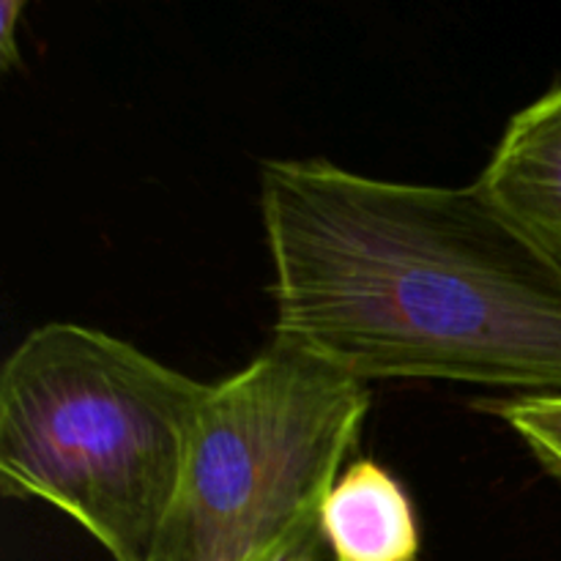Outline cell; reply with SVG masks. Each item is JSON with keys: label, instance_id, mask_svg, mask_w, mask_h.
<instances>
[{"label": "cell", "instance_id": "52a82bcc", "mask_svg": "<svg viewBox=\"0 0 561 561\" xmlns=\"http://www.w3.org/2000/svg\"><path fill=\"white\" fill-rule=\"evenodd\" d=\"M25 11V3L20 0H3L0 3V69L9 71L20 66V49H16L14 33L20 25V16Z\"/></svg>", "mask_w": 561, "mask_h": 561}, {"label": "cell", "instance_id": "3957f363", "mask_svg": "<svg viewBox=\"0 0 561 561\" xmlns=\"http://www.w3.org/2000/svg\"><path fill=\"white\" fill-rule=\"evenodd\" d=\"M365 381L272 340L197 414L179 493L146 561H323V510L359 447Z\"/></svg>", "mask_w": 561, "mask_h": 561}, {"label": "cell", "instance_id": "8992f818", "mask_svg": "<svg viewBox=\"0 0 561 561\" xmlns=\"http://www.w3.org/2000/svg\"><path fill=\"white\" fill-rule=\"evenodd\" d=\"M477 409L499 416L561 485V394H510L482 400Z\"/></svg>", "mask_w": 561, "mask_h": 561}, {"label": "cell", "instance_id": "5b68a950", "mask_svg": "<svg viewBox=\"0 0 561 561\" xmlns=\"http://www.w3.org/2000/svg\"><path fill=\"white\" fill-rule=\"evenodd\" d=\"M334 561H420L422 529L414 499L381 463L345 466L323 510Z\"/></svg>", "mask_w": 561, "mask_h": 561}, {"label": "cell", "instance_id": "6da1fadb", "mask_svg": "<svg viewBox=\"0 0 561 561\" xmlns=\"http://www.w3.org/2000/svg\"><path fill=\"white\" fill-rule=\"evenodd\" d=\"M274 340L359 381L561 394V274L480 186L266 159Z\"/></svg>", "mask_w": 561, "mask_h": 561}, {"label": "cell", "instance_id": "7a4b0ae2", "mask_svg": "<svg viewBox=\"0 0 561 561\" xmlns=\"http://www.w3.org/2000/svg\"><path fill=\"white\" fill-rule=\"evenodd\" d=\"M208 383L80 323L36 327L0 367V493L146 561L179 493Z\"/></svg>", "mask_w": 561, "mask_h": 561}, {"label": "cell", "instance_id": "277c9868", "mask_svg": "<svg viewBox=\"0 0 561 561\" xmlns=\"http://www.w3.org/2000/svg\"><path fill=\"white\" fill-rule=\"evenodd\" d=\"M474 184L561 274V82L510 118Z\"/></svg>", "mask_w": 561, "mask_h": 561}]
</instances>
